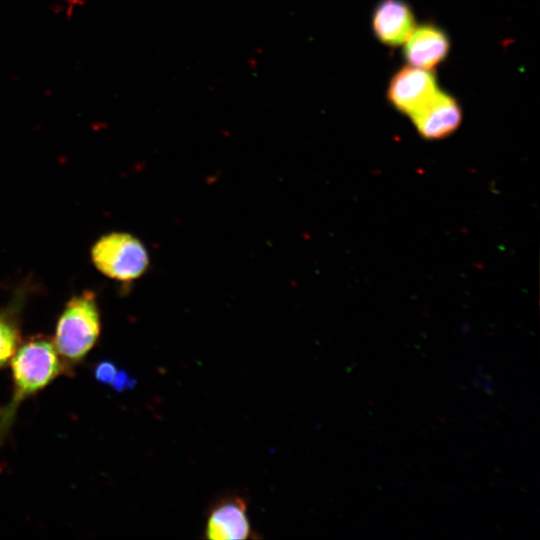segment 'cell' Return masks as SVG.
<instances>
[{
	"label": "cell",
	"instance_id": "8",
	"mask_svg": "<svg viewBox=\"0 0 540 540\" xmlns=\"http://www.w3.org/2000/svg\"><path fill=\"white\" fill-rule=\"evenodd\" d=\"M449 48V38L442 29L424 24L415 27L405 41L404 56L409 65L431 70L446 58Z\"/></svg>",
	"mask_w": 540,
	"mask_h": 540
},
{
	"label": "cell",
	"instance_id": "6",
	"mask_svg": "<svg viewBox=\"0 0 540 540\" xmlns=\"http://www.w3.org/2000/svg\"><path fill=\"white\" fill-rule=\"evenodd\" d=\"M410 118L423 138L434 140L444 138L454 132L461 123L462 113L457 100L439 89Z\"/></svg>",
	"mask_w": 540,
	"mask_h": 540
},
{
	"label": "cell",
	"instance_id": "4",
	"mask_svg": "<svg viewBox=\"0 0 540 540\" xmlns=\"http://www.w3.org/2000/svg\"><path fill=\"white\" fill-rule=\"evenodd\" d=\"M439 90L433 72L412 65L400 68L387 90L389 102L409 117L421 109Z\"/></svg>",
	"mask_w": 540,
	"mask_h": 540
},
{
	"label": "cell",
	"instance_id": "2",
	"mask_svg": "<svg viewBox=\"0 0 540 540\" xmlns=\"http://www.w3.org/2000/svg\"><path fill=\"white\" fill-rule=\"evenodd\" d=\"M101 321L94 293L73 296L64 307L55 328L53 344L65 364L83 360L95 346Z\"/></svg>",
	"mask_w": 540,
	"mask_h": 540
},
{
	"label": "cell",
	"instance_id": "1",
	"mask_svg": "<svg viewBox=\"0 0 540 540\" xmlns=\"http://www.w3.org/2000/svg\"><path fill=\"white\" fill-rule=\"evenodd\" d=\"M11 369L13 394L11 401L0 411V442L10 430L19 405L65 372L66 364L53 342L41 337L19 346L11 359Z\"/></svg>",
	"mask_w": 540,
	"mask_h": 540
},
{
	"label": "cell",
	"instance_id": "10",
	"mask_svg": "<svg viewBox=\"0 0 540 540\" xmlns=\"http://www.w3.org/2000/svg\"><path fill=\"white\" fill-rule=\"evenodd\" d=\"M118 368L115 363L106 360L99 362L94 369V376L102 384H111Z\"/></svg>",
	"mask_w": 540,
	"mask_h": 540
},
{
	"label": "cell",
	"instance_id": "11",
	"mask_svg": "<svg viewBox=\"0 0 540 540\" xmlns=\"http://www.w3.org/2000/svg\"><path fill=\"white\" fill-rule=\"evenodd\" d=\"M136 383H137V380L135 378L130 377L128 372L124 370H118L110 385L116 391L121 392L126 389H133Z\"/></svg>",
	"mask_w": 540,
	"mask_h": 540
},
{
	"label": "cell",
	"instance_id": "9",
	"mask_svg": "<svg viewBox=\"0 0 540 540\" xmlns=\"http://www.w3.org/2000/svg\"><path fill=\"white\" fill-rule=\"evenodd\" d=\"M20 329L12 310L0 312V368L15 355L20 346Z\"/></svg>",
	"mask_w": 540,
	"mask_h": 540
},
{
	"label": "cell",
	"instance_id": "7",
	"mask_svg": "<svg viewBox=\"0 0 540 540\" xmlns=\"http://www.w3.org/2000/svg\"><path fill=\"white\" fill-rule=\"evenodd\" d=\"M372 27L381 43L398 46L405 43L416 22L410 6L403 0H382L374 10Z\"/></svg>",
	"mask_w": 540,
	"mask_h": 540
},
{
	"label": "cell",
	"instance_id": "3",
	"mask_svg": "<svg viewBox=\"0 0 540 540\" xmlns=\"http://www.w3.org/2000/svg\"><path fill=\"white\" fill-rule=\"evenodd\" d=\"M91 257L103 275L120 282L140 278L150 261L145 245L126 232H112L99 238L91 249Z\"/></svg>",
	"mask_w": 540,
	"mask_h": 540
},
{
	"label": "cell",
	"instance_id": "5",
	"mask_svg": "<svg viewBox=\"0 0 540 540\" xmlns=\"http://www.w3.org/2000/svg\"><path fill=\"white\" fill-rule=\"evenodd\" d=\"M205 538L212 540H243L257 538L247 515V502L238 495L217 501L209 510Z\"/></svg>",
	"mask_w": 540,
	"mask_h": 540
}]
</instances>
